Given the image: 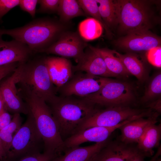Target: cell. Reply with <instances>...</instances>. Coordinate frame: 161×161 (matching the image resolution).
Returning <instances> with one entry per match:
<instances>
[{
    "label": "cell",
    "mask_w": 161,
    "mask_h": 161,
    "mask_svg": "<svg viewBox=\"0 0 161 161\" xmlns=\"http://www.w3.org/2000/svg\"><path fill=\"white\" fill-rule=\"evenodd\" d=\"M120 31L127 34L132 31L149 30L156 23L154 9L155 1L117 0Z\"/></svg>",
    "instance_id": "obj_5"
},
{
    "label": "cell",
    "mask_w": 161,
    "mask_h": 161,
    "mask_svg": "<svg viewBox=\"0 0 161 161\" xmlns=\"http://www.w3.org/2000/svg\"><path fill=\"white\" fill-rule=\"evenodd\" d=\"M161 94V73H157L151 78L141 100L143 103H148L156 100L160 97Z\"/></svg>",
    "instance_id": "obj_27"
},
{
    "label": "cell",
    "mask_w": 161,
    "mask_h": 161,
    "mask_svg": "<svg viewBox=\"0 0 161 161\" xmlns=\"http://www.w3.org/2000/svg\"><path fill=\"white\" fill-rule=\"evenodd\" d=\"M55 158L52 155L43 152L27 156L17 161H51Z\"/></svg>",
    "instance_id": "obj_33"
},
{
    "label": "cell",
    "mask_w": 161,
    "mask_h": 161,
    "mask_svg": "<svg viewBox=\"0 0 161 161\" xmlns=\"http://www.w3.org/2000/svg\"><path fill=\"white\" fill-rule=\"evenodd\" d=\"M60 0H38L40 7L39 12L55 13L58 12Z\"/></svg>",
    "instance_id": "obj_30"
},
{
    "label": "cell",
    "mask_w": 161,
    "mask_h": 161,
    "mask_svg": "<svg viewBox=\"0 0 161 161\" xmlns=\"http://www.w3.org/2000/svg\"><path fill=\"white\" fill-rule=\"evenodd\" d=\"M13 115L10 114L4 107L0 112V131L11 122Z\"/></svg>",
    "instance_id": "obj_35"
},
{
    "label": "cell",
    "mask_w": 161,
    "mask_h": 161,
    "mask_svg": "<svg viewBox=\"0 0 161 161\" xmlns=\"http://www.w3.org/2000/svg\"><path fill=\"white\" fill-rule=\"evenodd\" d=\"M15 71L0 84L4 107L13 114L22 113L27 115L29 111V108L19 95L16 87Z\"/></svg>",
    "instance_id": "obj_13"
},
{
    "label": "cell",
    "mask_w": 161,
    "mask_h": 161,
    "mask_svg": "<svg viewBox=\"0 0 161 161\" xmlns=\"http://www.w3.org/2000/svg\"><path fill=\"white\" fill-rule=\"evenodd\" d=\"M159 114L157 112L148 117H140L125 124L120 127V140L128 144L137 143L147 129L156 124Z\"/></svg>",
    "instance_id": "obj_17"
},
{
    "label": "cell",
    "mask_w": 161,
    "mask_h": 161,
    "mask_svg": "<svg viewBox=\"0 0 161 161\" xmlns=\"http://www.w3.org/2000/svg\"><path fill=\"white\" fill-rule=\"evenodd\" d=\"M66 28V25L60 21L40 18L19 28L0 29V36L10 35L26 45L32 51L41 52L55 42Z\"/></svg>",
    "instance_id": "obj_3"
},
{
    "label": "cell",
    "mask_w": 161,
    "mask_h": 161,
    "mask_svg": "<svg viewBox=\"0 0 161 161\" xmlns=\"http://www.w3.org/2000/svg\"><path fill=\"white\" fill-rule=\"evenodd\" d=\"M108 141L107 140L88 146H78L68 148L63 155L51 161H92Z\"/></svg>",
    "instance_id": "obj_19"
},
{
    "label": "cell",
    "mask_w": 161,
    "mask_h": 161,
    "mask_svg": "<svg viewBox=\"0 0 161 161\" xmlns=\"http://www.w3.org/2000/svg\"><path fill=\"white\" fill-rule=\"evenodd\" d=\"M113 52L120 59L130 74L134 76L141 82L147 80V71L142 62L135 55L129 53L122 54L114 50H113Z\"/></svg>",
    "instance_id": "obj_22"
},
{
    "label": "cell",
    "mask_w": 161,
    "mask_h": 161,
    "mask_svg": "<svg viewBox=\"0 0 161 161\" xmlns=\"http://www.w3.org/2000/svg\"><path fill=\"white\" fill-rule=\"evenodd\" d=\"M146 56L147 60L150 64L157 67H161V46L153 48L148 51Z\"/></svg>",
    "instance_id": "obj_29"
},
{
    "label": "cell",
    "mask_w": 161,
    "mask_h": 161,
    "mask_svg": "<svg viewBox=\"0 0 161 161\" xmlns=\"http://www.w3.org/2000/svg\"><path fill=\"white\" fill-rule=\"evenodd\" d=\"M20 0H0V21L10 10L19 5Z\"/></svg>",
    "instance_id": "obj_32"
},
{
    "label": "cell",
    "mask_w": 161,
    "mask_h": 161,
    "mask_svg": "<svg viewBox=\"0 0 161 161\" xmlns=\"http://www.w3.org/2000/svg\"><path fill=\"white\" fill-rule=\"evenodd\" d=\"M105 77L78 72L64 85L58 88L61 96L75 95L83 97L97 91L103 85Z\"/></svg>",
    "instance_id": "obj_9"
},
{
    "label": "cell",
    "mask_w": 161,
    "mask_h": 161,
    "mask_svg": "<svg viewBox=\"0 0 161 161\" xmlns=\"http://www.w3.org/2000/svg\"><path fill=\"white\" fill-rule=\"evenodd\" d=\"M132 120L125 121L113 127L95 126L80 131L65 139L64 141L65 146L67 149L79 146L85 142H92L97 143L105 141L108 140L115 130Z\"/></svg>",
    "instance_id": "obj_12"
},
{
    "label": "cell",
    "mask_w": 161,
    "mask_h": 161,
    "mask_svg": "<svg viewBox=\"0 0 161 161\" xmlns=\"http://www.w3.org/2000/svg\"><path fill=\"white\" fill-rule=\"evenodd\" d=\"M0 36V66L8 64L27 62L32 52L26 45L15 40H3Z\"/></svg>",
    "instance_id": "obj_16"
},
{
    "label": "cell",
    "mask_w": 161,
    "mask_h": 161,
    "mask_svg": "<svg viewBox=\"0 0 161 161\" xmlns=\"http://www.w3.org/2000/svg\"><path fill=\"white\" fill-rule=\"evenodd\" d=\"M89 47L98 54L103 60L109 70L115 77L126 78L130 75L113 50L106 48H98L89 45Z\"/></svg>",
    "instance_id": "obj_21"
},
{
    "label": "cell",
    "mask_w": 161,
    "mask_h": 161,
    "mask_svg": "<svg viewBox=\"0 0 161 161\" xmlns=\"http://www.w3.org/2000/svg\"><path fill=\"white\" fill-rule=\"evenodd\" d=\"M20 63H13L0 66V80L16 69Z\"/></svg>",
    "instance_id": "obj_34"
},
{
    "label": "cell",
    "mask_w": 161,
    "mask_h": 161,
    "mask_svg": "<svg viewBox=\"0 0 161 161\" xmlns=\"http://www.w3.org/2000/svg\"><path fill=\"white\" fill-rule=\"evenodd\" d=\"M138 151L120 140L108 141L92 161H128Z\"/></svg>",
    "instance_id": "obj_15"
},
{
    "label": "cell",
    "mask_w": 161,
    "mask_h": 161,
    "mask_svg": "<svg viewBox=\"0 0 161 161\" xmlns=\"http://www.w3.org/2000/svg\"><path fill=\"white\" fill-rule=\"evenodd\" d=\"M16 72L19 89L34 94L46 103L58 97L57 88L51 79L45 58L20 63Z\"/></svg>",
    "instance_id": "obj_4"
},
{
    "label": "cell",
    "mask_w": 161,
    "mask_h": 161,
    "mask_svg": "<svg viewBox=\"0 0 161 161\" xmlns=\"http://www.w3.org/2000/svg\"><path fill=\"white\" fill-rule=\"evenodd\" d=\"M64 141L77 133L82 125L98 109L95 105L84 98L58 96L47 103Z\"/></svg>",
    "instance_id": "obj_1"
},
{
    "label": "cell",
    "mask_w": 161,
    "mask_h": 161,
    "mask_svg": "<svg viewBox=\"0 0 161 161\" xmlns=\"http://www.w3.org/2000/svg\"><path fill=\"white\" fill-rule=\"evenodd\" d=\"M22 119L19 113L14 114L11 122L0 131V147L4 157L13 139L22 126Z\"/></svg>",
    "instance_id": "obj_24"
},
{
    "label": "cell",
    "mask_w": 161,
    "mask_h": 161,
    "mask_svg": "<svg viewBox=\"0 0 161 161\" xmlns=\"http://www.w3.org/2000/svg\"><path fill=\"white\" fill-rule=\"evenodd\" d=\"M78 29L80 37L86 41H91L99 38L103 30L100 23L93 18H88L81 21Z\"/></svg>",
    "instance_id": "obj_26"
},
{
    "label": "cell",
    "mask_w": 161,
    "mask_h": 161,
    "mask_svg": "<svg viewBox=\"0 0 161 161\" xmlns=\"http://www.w3.org/2000/svg\"><path fill=\"white\" fill-rule=\"evenodd\" d=\"M95 105L108 107L129 106L135 98L134 87L125 81L105 78L97 91L83 97Z\"/></svg>",
    "instance_id": "obj_7"
},
{
    "label": "cell",
    "mask_w": 161,
    "mask_h": 161,
    "mask_svg": "<svg viewBox=\"0 0 161 161\" xmlns=\"http://www.w3.org/2000/svg\"><path fill=\"white\" fill-rule=\"evenodd\" d=\"M44 143L34 118L29 112L27 117L14 137L1 161H17L30 155L41 153Z\"/></svg>",
    "instance_id": "obj_6"
},
{
    "label": "cell",
    "mask_w": 161,
    "mask_h": 161,
    "mask_svg": "<svg viewBox=\"0 0 161 161\" xmlns=\"http://www.w3.org/2000/svg\"><path fill=\"white\" fill-rule=\"evenodd\" d=\"M35 119L44 143V152L56 158L67 150L57 123L44 100L30 92L18 90Z\"/></svg>",
    "instance_id": "obj_2"
},
{
    "label": "cell",
    "mask_w": 161,
    "mask_h": 161,
    "mask_svg": "<svg viewBox=\"0 0 161 161\" xmlns=\"http://www.w3.org/2000/svg\"><path fill=\"white\" fill-rule=\"evenodd\" d=\"M96 0L99 4L100 13L107 27L110 30L116 27L118 25L119 22L117 0Z\"/></svg>",
    "instance_id": "obj_23"
},
{
    "label": "cell",
    "mask_w": 161,
    "mask_h": 161,
    "mask_svg": "<svg viewBox=\"0 0 161 161\" xmlns=\"http://www.w3.org/2000/svg\"><path fill=\"white\" fill-rule=\"evenodd\" d=\"M161 138V124H151L140 138L136 147L146 157L151 156L154 153V148L159 146Z\"/></svg>",
    "instance_id": "obj_20"
},
{
    "label": "cell",
    "mask_w": 161,
    "mask_h": 161,
    "mask_svg": "<svg viewBox=\"0 0 161 161\" xmlns=\"http://www.w3.org/2000/svg\"><path fill=\"white\" fill-rule=\"evenodd\" d=\"M161 38L149 30L130 32L118 39L115 44L123 49L132 52L147 51L161 46Z\"/></svg>",
    "instance_id": "obj_11"
},
{
    "label": "cell",
    "mask_w": 161,
    "mask_h": 161,
    "mask_svg": "<svg viewBox=\"0 0 161 161\" xmlns=\"http://www.w3.org/2000/svg\"><path fill=\"white\" fill-rule=\"evenodd\" d=\"M45 60L51 79L58 90L72 76V64L62 57H48Z\"/></svg>",
    "instance_id": "obj_18"
},
{
    "label": "cell",
    "mask_w": 161,
    "mask_h": 161,
    "mask_svg": "<svg viewBox=\"0 0 161 161\" xmlns=\"http://www.w3.org/2000/svg\"><path fill=\"white\" fill-rule=\"evenodd\" d=\"M72 66L73 72H84L89 74L101 77H115L107 69L102 58L88 46L82 56Z\"/></svg>",
    "instance_id": "obj_14"
},
{
    "label": "cell",
    "mask_w": 161,
    "mask_h": 161,
    "mask_svg": "<svg viewBox=\"0 0 161 161\" xmlns=\"http://www.w3.org/2000/svg\"><path fill=\"white\" fill-rule=\"evenodd\" d=\"M38 0H20L19 5L21 9L28 12L33 17L35 16L36 7Z\"/></svg>",
    "instance_id": "obj_31"
},
{
    "label": "cell",
    "mask_w": 161,
    "mask_h": 161,
    "mask_svg": "<svg viewBox=\"0 0 161 161\" xmlns=\"http://www.w3.org/2000/svg\"><path fill=\"white\" fill-rule=\"evenodd\" d=\"M150 109L133 108L129 106L110 107L104 110H97L82 125L78 131L95 126L113 127L127 120L149 117L154 113Z\"/></svg>",
    "instance_id": "obj_8"
},
{
    "label": "cell",
    "mask_w": 161,
    "mask_h": 161,
    "mask_svg": "<svg viewBox=\"0 0 161 161\" xmlns=\"http://www.w3.org/2000/svg\"><path fill=\"white\" fill-rule=\"evenodd\" d=\"M145 155L139 150L128 161H145Z\"/></svg>",
    "instance_id": "obj_37"
},
{
    "label": "cell",
    "mask_w": 161,
    "mask_h": 161,
    "mask_svg": "<svg viewBox=\"0 0 161 161\" xmlns=\"http://www.w3.org/2000/svg\"><path fill=\"white\" fill-rule=\"evenodd\" d=\"M87 46L78 32L66 31L55 42L41 52L55 54L65 58H74L77 62L84 54Z\"/></svg>",
    "instance_id": "obj_10"
},
{
    "label": "cell",
    "mask_w": 161,
    "mask_h": 161,
    "mask_svg": "<svg viewBox=\"0 0 161 161\" xmlns=\"http://www.w3.org/2000/svg\"><path fill=\"white\" fill-rule=\"evenodd\" d=\"M3 156V154L2 151L0 147V160L2 158Z\"/></svg>",
    "instance_id": "obj_39"
},
{
    "label": "cell",
    "mask_w": 161,
    "mask_h": 161,
    "mask_svg": "<svg viewBox=\"0 0 161 161\" xmlns=\"http://www.w3.org/2000/svg\"><path fill=\"white\" fill-rule=\"evenodd\" d=\"M57 12L59 21L64 24L75 17L87 16L75 0H60Z\"/></svg>",
    "instance_id": "obj_25"
},
{
    "label": "cell",
    "mask_w": 161,
    "mask_h": 161,
    "mask_svg": "<svg viewBox=\"0 0 161 161\" xmlns=\"http://www.w3.org/2000/svg\"><path fill=\"white\" fill-rule=\"evenodd\" d=\"M4 108V102L0 89V112Z\"/></svg>",
    "instance_id": "obj_38"
},
{
    "label": "cell",
    "mask_w": 161,
    "mask_h": 161,
    "mask_svg": "<svg viewBox=\"0 0 161 161\" xmlns=\"http://www.w3.org/2000/svg\"><path fill=\"white\" fill-rule=\"evenodd\" d=\"M77 1L80 6L86 15L92 16L101 24L109 35H111L110 31L107 27L103 21L99 10L98 3L96 0H78Z\"/></svg>",
    "instance_id": "obj_28"
},
{
    "label": "cell",
    "mask_w": 161,
    "mask_h": 161,
    "mask_svg": "<svg viewBox=\"0 0 161 161\" xmlns=\"http://www.w3.org/2000/svg\"><path fill=\"white\" fill-rule=\"evenodd\" d=\"M161 97L147 103L146 107L152 110H154L160 114L161 112Z\"/></svg>",
    "instance_id": "obj_36"
}]
</instances>
